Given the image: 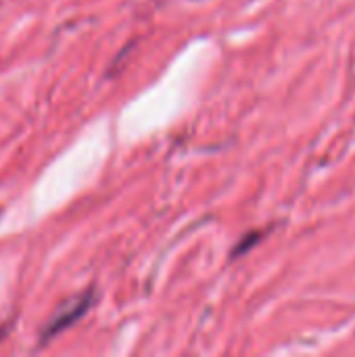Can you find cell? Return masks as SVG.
<instances>
[{
    "label": "cell",
    "instance_id": "obj_1",
    "mask_svg": "<svg viewBox=\"0 0 355 357\" xmlns=\"http://www.w3.org/2000/svg\"><path fill=\"white\" fill-rule=\"evenodd\" d=\"M90 303H92V293L88 291V293L80 295L77 299H73L71 303L63 305V307L50 318V322L46 324V328H44V333H42V343L50 341L52 337H56L59 333H63V331H67L71 324H75V322L90 310Z\"/></svg>",
    "mask_w": 355,
    "mask_h": 357
}]
</instances>
